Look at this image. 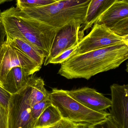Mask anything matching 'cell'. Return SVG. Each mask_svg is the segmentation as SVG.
Returning a JSON list of instances; mask_svg holds the SVG:
<instances>
[{
  "mask_svg": "<svg viewBox=\"0 0 128 128\" xmlns=\"http://www.w3.org/2000/svg\"><path fill=\"white\" fill-rule=\"evenodd\" d=\"M12 96V94L0 85V104L7 109Z\"/></svg>",
  "mask_w": 128,
  "mask_h": 128,
  "instance_id": "obj_23",
  "label": "cell"
},
{
  "mask_svg": "<svg viewBox=\"0 0 128 128\" xmlns=\"http://www.w3.org/2000/svg\"><path fill=\"white\" fill-rule=\"evenodd\" d=\"M20 67L13 68L8 72L1 85L12 94L18 93L28 86L32 76Z\"/></svg>",
  "mask_w": 128,
  "mask_h": 128,
  "instance_id": "obj_11",
  "label": "cell"
},
{
  "mask_svg": "<svg viewBox=\"0 0 128 128\" xmlns=\"http://www.w3.org/2000/svg\"><path fill=\"white\" fill-rule=\"evenodd\" d=\"M60 112L52 104L47 108L37 120L35 128H46L52 126L62 119Z\"/></svg>",
  "mask_w": 128,
  "mask_h": 128,
  "instance_id": "obj_16",
  "label": "cell"
},
{
  "mask_svg": "<svg viewBox=\"0 0 128 128\" xmlns=\"http://www.w3.org/2000/svg\"><path fill=\"white\" fill-rule=\"evenodd\" d=\"M60 0H16V7L19 10L40 7L54 4Z\"/></svg>",
  "mask_w": 128,
  "mask_h": 128,
  "instance_id": "obj_17",
  "label": "cell"
},
{
  "mask_svg": "<svg viewBox=\"0 0 128 128\" xmlns=\"http://www.w3.org/2000/svg\"><path fill=\"white\" fill-rule=\"evenodd\" d=\"M31 88L30 96L32 106L37 103L49 98V92L45 88L43 79L40 77L32 76L30 83Z\"/></svg>",
  "mask_w": 128,
  "mask_h": 128,
  "instance_id": "obj_15",
  "label": "cell"
},
{
  "mask_svg": "<svg viewBox=\"0 0 128 128\" xmlns=\"http://www.w3.org/2000/svg\"><path fill=\"white\" fill-rule=\"evenodd\" d=\"M77 45L70 48L68 50H66L58 56L54 58L50 61V64H61L64 63L70 58L73 52L76 48Z\"/></svg>",
  "mask_w": 128,
  "mask_h": 128,
  "instance_id": "obj_21",
  "label": "cell"
},
{
  "mask_svg": "<svg viewBox=\"0 0 128 128\" xmlns=\"http://www.w3.org/2000/svg\"><path fill=\"white\" fill-rule=\"evenodd\" d=\"M128 18V2L118 0L98 18L95 23L111 28L120 21Z\"/></svg>",
  "mask_w": 128,
  "mask_h": 128,
  "instance_id": "obj_12",
  "label": "cell"
},
{
  "mask_svg": "<svg viewBox=\"0 0 128 128\" xmlns=\"http://www.w3.org/2000/svg\"><path fill=\"white\" fill-rule=\"evenodd\" d=\"M122 38L124 42L128 44V34L126 35V36L122 37Z\"/></svg>",
  "mask_w": 128,
  "mask_h": 128,
  "instance_id": "obj_27",
  "label": "cell"
},
{
  "mask_svg": "<svg viewBox=\"0 0 128 128\" xmlns=\"http://www.w3.org/2000/svg\"><path fill=\"white\" fill-rule=\"evenodd\" d=\"M52 104L57 108L62 118L78 124L92 125L105 119L110 113L89 109L72 98L66 90L54 88L50 93Z\"/></svg>",
  "mask_w": 128,
  "mask_h": 128,
  "instance_id": "obj_4",
  "label": "cell"
},
{
  "mask_svg": "<svg viewBox=\"0 0 128 128\" xmlns=\"http://www.w3.org/2000/svg\"><path fill=\"white\" fill-rule=\"evenodd\" d=\"M118 0H92L87 10L85 22L82 26L83 32L93 26L100 16Z\"/></svg>",
  "mask_w": 128,
  "mask_h": 128,
  "instance_id": "obj_13",
  "label": "cell"
},
{
  "mask_svg": "<svg viewBox=\"0 0 128 128\" xmlns=\"http://www.w3.org/2000/svg\"><path fill=\"white\" fill-rule=\"evenodd\" d=\"M0 47L5 42L6 38V34L4 29V25L1 21L0 18Z\"/></svg>",
  "mask_w": 128,
  "mask_h": 128,
  "instance_id": "obj_25",
  "label": "cell"
},
{
  "mask_svg": "<svg viewBox=\"0 0 128 128\" xmlns=\"http://www.w3.org/2000/svg\"><path fill=\"white\" fill-rule=\"evenodd\" d=\"M31 91L29 83L18 93L12 94L8 107V128H35L36 121L32 116L30 103Z\"/></svg>",
  "mask_w": 128,
  "mask_h": 128,
  "instance_id": "obj_5",
  "label": "cell"
},
{
  "mask_svg": "<svg viewBox=\"0 0 128 128\" xmlns=\"http://www.w3.org/2000/svg\"><path fill=\"white\" fill-rule=\"evenodd\" d=\"M89 125L82 123H78L77 124V128H90Z\"/></svg>",
  "mask_w": 128,
  "mask_h": 128,
  "instance_id": "obj_26",
  "label": "cell"
},
{
  "mask_svg": "<svg viewBox=\"0 0 128 128\" xmlns=\"http://www.w3.org/2000/svg\"><path fill=\"white\" fill-rule=\"evenodd\" d=\"M8 110L0 104V128H8Z\"/></svg>",
  "mask_w": 128,
  "mask_h": 128,
  "instance_id": "obj_22",
  "label": "cell"
},
{
  "mask_svg": "<svg viewBox=\"0 0 128 128\" xmlns=\"http://www.w3.org/2000/svg\"><path fill=\"white\" fill-rule=\"evenodd\" d=\"M20 67L30 75L39 71L42 66L30 59L22 51L7 42L0 47V85L4 81L7 74L12 68Z\"/></svg>",
  "mask_w": 128,
  "mask_h": 128,
  "instance_id": "obj_7",
  "label": "cell"
},
{
  "mask_svg": "<svg viewBox=\"0 0 128 128\" xmlns=\"http://www.w3.org/2000/svg\"><path fill=\"white\" fill-rule=\"evenodd\" d=\"M0 18L6 34V40L22 39L36 48L45 58L48 57L56 35L55 30L28 18L15 7L1 12Z\"/></svg>",
  "mask_w": 128,
  "mask_h": 128,
  "instance_id": "obj_2",
  "label": "cell"
},
{
  "mask_svg": "<svg viewBox=\"0 0 128 128\" xmlns=\"http://www.w3.org/2000/svg\"><path fill=\"white\" fill-rule=\"evenodd\" d=\"M77 124L62 118L58 122L46 128H77Z\"/></svg>",
  "mask_w": 128,
  "mask_h": 128,
  "instance_id": "obj_24",
  "label": "cell"
},
{
  "mask_svg": "<svg viewBox=\"0 0 128 128\" xmlns=\"http://www.w3.org/2000/svg\"><path fill=\"white\" fill-rule=\"evenodd\" d=\"M90 128H120L110 114L105 119L98 123L89 125Z\"/></svg>",
  "mask_w": 128,
  "mask_h": 128,
  "instance_id": "obj_19",
  "label": "cell"
},
{
  "mask_svg": "<svg viewBox=\"0 0 128 128\" xmlns=\"http://www.w3.org/2000/svg\"><path fill=\"white\" fill-rule=\"evenodd\" d=\"M6 42L22 51L30 59L42 66L44 64L45 57L36 48L26 40L20 38H15Z\"/></svg>",
  "mask_w": 128,
  "mask_h": 128,
  "instance_id": "obj_14",
  "label": "cell"
},
{
  "mask_svg": "<svg viewBox=\"0 0 128 128\" xmlns=\"http://www.w3.org/2000/svg\"><path fill=\"white\" fill-rule=\"evenodd\" d=\"M111 30L115 34L122 37L128 34V18L123 20L115 25Z\"/></svg>",
  "mask_w": 128,
  "mask_h": 128,
  "instance_id": "obj_20",
  "label": "cell"
},
{
  "mask_svg": "<svg viewBox=\"0 0 128 128\" xmlns=\"http://www.w3.org/2000/svg\"><path fill=\"white\" fill-rule=\"evenodd\" d=\"M82 25L80 22L72 21L57 31L50 53L45 58L44 66L63 52L78 44L84 36Z\"/></svg>",
  "mask_w": 128,
  "mask_h": 128,
  "instance_id": "obj_8",
  "label": "cell"
},
{
  "mask_svg": "<svg viewBox=\"0 0 128 128\" xmlns=\"http://www.w3.org/2000/svg\"><path fill=\"white\" fill-rule=\"evenodd\" d=\"M124 42L122 37L115 34L110 28L104 25L95 23L90 32L78 44L70 58Z\"/></svg>",
  "mask_w": 128,
  "mask_h": 128,
  "instance_id": "obj_6",
  "label": "cell"
},
{
  "mask_svg": "<svg viewBox=\"0 0 128 128\" xmlns=\"http://www.w3.org/2000/svg\"><path fill=\"white\" fill-rule=\"evenodd\" d=\"M112 105L110 116L120 128H128V84L110 86Z\"/></svg>",
  "mask_w": 128,
  "mask_h": 128,
  "instance_id": "obj_9",
  "label": "cell"
},
{
  "mask_svg": "<svg viewBox=\"0 0 128 128\" xmlns=\"http://www.w3.org/2000/svg\"><path fill=\"white\" fill-rule=\"evenodd\" d=\"M51 104H52V103L50 98H49L37 103L32 106V114L34 120L36 121L37 120L43 112Z\"/></svg>",
  "mask_w": 128,
  "mask_h": 128,
  "instance_id": "obj_18",
  "label": "cell"
},
{
  "mask_svg": "<svg viewBox=\"0 0 128 128\" xmlns=\"http://www.w3.org/2000/svg\"><path fill=\"white\" fill-rule=\"evenodd\" d=\"M91 0H60L44 6L20 10L28 18L57 31L72 21L83 24Z\"/></svg>",
  "mask_w": 128,
  "mask_h": 128,
  "instance_id": "obj_3",
  "label": "cell"
},
{
  "mask_svg": "<svg viewBox=\"0 0 128 128\" xmlns=\"http://www.w3.org/2000/svg\"><path fill=\"white\" fill-rule=\"evenodd\" d=\"M12 0H0V4L6 2L11 1Z\"/></svg>",
  "mask_w": 128,
  "mask_h": 128,
  "instance_id": "obj_28",
  "label": "cell"
},
{
  "mask_svg": "<svg viewBox=\"0 0 128 128\" xmlns=\"http://www.w3.org/2000/svg\"><path fill=\"white\" fill-rule=\"evenodd\" d=\"M124 0L125 1L127 2H128V0Z\"/></svg>",
  "mask_w": 128,
  "mask_h": 128,
  "instance_id": "obj_30",
  "label": "cell"
},
{
  "mask_svg": "<svg viewBox=\"0 0 128 128\" xmlns=\"http://www.w3.org/2000/svg\"><path fill=\"white\" fill-rule=\"evenodd\" d=\"M126 71L127 72H128V62L127 63V65H126Z\"/></svg>",
  "mask_w": 128,
  "mask_h": 128,
  "instance_id": "obj_29",
  "label": "cell"
},
{
  "mask_svg": "<svg viewBox=\"0 0 128 128\" xmlns=\"http://www.w3.org/2000/svg\"><path fill=\"white\" fill-rule=\"evenodd\" d=\"M66 92L72 98L94 111H105L112 106L111 100L94 89L85 87Z\"/></svg>",
  "mask_w": 128,
  "mask_h": 128,
  "instance_id": "obj_10",
  "label": "cell"
},
{
  "mask_svg": "<svg viewBox=\"0 0 128 128\" xmlns=\"http://www.w3.org/2000/svg\"><path fill=\"white\" fill-rule=\"evenodd\" d=\"M128 59V44L122 43L73 56L61 64L58 73L68 80H89L118 68Z\"/></svg>",
  "mask_w": 128,
  "mask_h": 128,
  "instance_id": "obj_1",
  "label": "cell"
}]
</instances>
